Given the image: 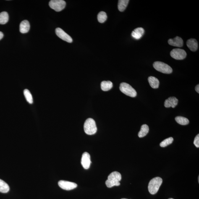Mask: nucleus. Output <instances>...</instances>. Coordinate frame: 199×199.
I'll use <instances>...</instances> for the list:
<instances>
[{
	"label": "nucleus",
	"instance_id": "5",
	"mask_svg": "<svg viewBox=\"0 0 199 199\" xmlns=\"http://www.w3.org/2000/svg\"><path fill=\"white\" fill-rule=\"evenodd\" d=\"M119 89L122 93L128 96L134 98L137 96V93L135 89L133 88L129 84L126 83H121Z\"/></svg>",
	"mask_w": 199,
	"mask_h": 199
},
{
	"label": "nucleus",
	"instance_id": "18",
	"mask_svg": "<svg viewBox=\"0 0 199 199\" xmlns=\"http://www.w3.org/2000/svg\"><path fill=\"white\" fill-rule=\"evenodd\" d=\"M149 131V128L146 124L143 125L141 126L140 131L138 133V136L140 137H143L146 136Z\"/></svg>",
	"mask_w": 199,
	"mask_h": 199
},
{
	"label": "nucleus",
	"instance_id": "11",
	"mask_svg": "<svg viewBox=\"0 0 199 199\" xmlns=\"http://www.w3.org/2000/svg\"><path fill=\"white\" fill-rule=\"evenodd\" d=\"M168 43L170 46L182 47L183 45V41L180 37L177 36L173 39H170Z\"/></svg>",
	"mask_w": 199,
	"mask_h": 199
},
{
	"label": "nucleus",
	"instance_id": "2",
	"mask_svg": "<svg viewBox=\"0 0 199 199\" xmlns=\"http://www.w3.org/2000/svg\"><path fill=\"white\" fill-rule=\"evenodd\" d=\"M162 182V179L160 177H156L152 179L150 181L148 187L150 194L154 195L157 193Z\"/></svg>",
	"mask_w": 199,
	"mask_h": 199
},
{
	"label": "nucleus",
	"instance_id": "12",
	"mask_svg": "<svg viewBox=\"0 0 199 199\" xmlns=\"http://www.w3.org/2000/svg\"><path fill=\"white\" fill-rule=\"evenodd\" d=\"M178 103V100L176 97H170L165 101L164 106L166 108L171 107L174 108L177 106Z\"/></svg>",
	"mask_w": 199,
	"mask_h": 199
},
{
	"label": "nucleus",
	"instance_id": "30",
	"mask_svg": "<svg viewBox=\"0 0 199 199\" xmlns=\"http://www.w3.org/2000/svg\"><path fill=\"white\" fill-rule=\"evenodd\" d=\"M125 199V198H122V199Z\"/></svg>",
	"mask_w": 199,
	"mask_h": 199
},
{
	"label": "nucleus",
	"instance_id": "19",
	"mask_svg": "<svg viewBox=\"0 0 199 199\" xmlns=\"http://www.w3.org/2000/svg\"><path fill=\"white\" fill-rule=\"evenodd\" d=\"M128 0H119L118 2V9L120 12H123L128 4Z\"/></svg>",
	"mask_w": 199,
	"mask_h": 199
},
{
	"label": "nucleus",
	"instance_id": "7",
	"mask_svg": "<svg viewBox=\"0 0 199 199\" xmlns=\"http://www.w3.org/2000/svg\"><path fill=\"white\" fill-rule=\"evenodd\" d=\"M170 56L176 60H182L186 57L187 53L185 50L179 48H175L171 51Z\"/></svg>",
	"mask_w": 199,
	"mask_h": 199
},
{
	"label": "nucleus",
	"instance_id": "15",
	"mask_svg": "<svg viewBox=\"0 0 199 199\" xmlns=\"http://www.w3.org/2000/svg\"><path fill=\"white\" fill-rule=\"evenodd\" d=\"M30 29V25L28 21L25 20L21 23L20 25V31L23 34L28 33Z\"/></svg>",
	"mask_w": 199,
	"mask_h": 199
},
{
	"label": "nucleus",
	"instance_id": "26",
	"mask_svg": "<svg viewBox=\"0 0 199 199\" xmlns=\"http://www.w3.org/2000/svg\"><path fill=\"white\" fill-rule=\"evenodd\" d=\"M194 145L197 148H199V134H198L195 137L194 142Z\"/></svg>",
	"mask_w": 199,
	"mask_h": 199
},
{
	"label": "nucleus",
	"instance_id": "6",
	"mask_svg": "<svg viewBox=\"0 0 199 199\" xmlns=\"http://www.w3.org/2000/svg\"><path fill=\"white\" fill-rule=\"evenodd\" d=\"M49 6L51 9L56 12H60L65 7V2L63 0H51L49 2Z\"/></svg>",
	"mask_w": 199,
	"mask_h": 199
},
{
	"label": "nucleus",
	"instance_id": "22",
	"mask_svg": "<svg viewBox=\"0 0 199 199\" xmlns=\"http://www.w3.org/2000/svg\"><path fill=\"white\" fill-rule=\"evenodd\" d=\"M175 120L178 123L182 125H187L189 123V121L186 118L181 116H176Z\"/></svg>",
	"mask_w": 199,
	"mask_h": 199
},
{
	"label": "nucleus",
	"instance_id": "4",
	"mask_svg": "<svg viewBox=\"0 0 199 199\" xmlns=\"http://www.w3.org/2000/svg\"><path fill=\"white\" fill-rule=\"evenodd\" d=\"M153 66L156 70L163 74H170L173 72L172 68L170 66L160 61L155 62L153 63Z\"/></svg>",
	"mask_w": 199,
	"mask_h": 199
},
{
	"label": "nucleus",
	"instance_id": "16",
	"mask_svg": "<svg viewBox=\"0 0 199 199\" xmlns=\"http://www.w3.org/2000/svg\"><path fill=\"white\" fill-rule=\"evenodd\" d=\"M148 80L150 85L152 88L157 89L159 87L160 82L159 80L156 77H148Z\"/></svg>",
	"mask_w": 199,
	"mask_h": 199
},
{
	"label": "nucleus",
	"instance_id": "25",
	"mask_svg": "<svg viewBox=\"0 0 199 199\" xmlns=\"http://www.w3.org/2000/svg\"><path fill=\"white\" fill-rule=\"evenodd\" d=\"M173 140L174 139L172 137H169L161 142L160 143V146L161 147H165L172 143Z\"/></svg>",
	"mask_w": 199,
	"mask_h": 199
},
{
	"label": "nucleus",
	"instance_id": "9",
	"mask_svg": "<svg viewBox=\"0 0 199 199\" xmlns=\"http://www.w3.org/2000/svg\"><path fill=\"white\" fill-rule=\"evenodd\" d=\"M56 35L59 38L68 43H71L73 41L72 39L71 36L66 33L62 29L57 28L56 29Z\"/></svg>",
	"mask_w": 199,
	"mask_h": 199
},
{
	"label": "nucleus",
	"instance_id": "14",
	"mask_svg": "<svg viewBox=\"0 0 199 199\" xmlns=\"http://www.w3.org/2000/svg\"><path fill=\"white\" fill-rule=\"evenodd\" d=\"M187 45L189 49L192 51L195 52L198 49V42L195 39L192 38L188 40Z\"/></svg>",
	"mask_w": 199,
	"mask_h": 199
},
{
	"label": "nucleus",
	"instance_id": "21",
	"mask_svg": "<svg viewBox=\"0 0 199 199\" xmlns=\"http://www.w3.org/2000/svg\"><path fill=\"white\" fill-rule=\"evenodd\" d=\"M9 20V15L6 12L0 13V24L5 25Z\"/></svg>",
	"mask_w": 199,
	"mask_h": 199
},
{
	"label": "nucleus",
	"instance_id": "29",
	"mask_svg": "<svg viewBox=\"0 0 199 199\" xmlns=\"http://www.w3.org/2000/svg\"><path fill=\"white\" fill-rule=\"evenodd\" d=\"M169 199H173V198H169Z\"/></svg>",
	"mask_w": 199,
	"mask_h": 199
},
{
	"label": "nucleus",
	"instance_id": "10",
	"mask_svg": "<svg viewBox=\"0 0 199 199\" xmlns=\"http://www.w3.org/2000/svg\"><path fill=\"white\" fill-rule=\"evenodd\" d=\"M91 163L89 154L87 152H84L82 155L81 159V164L84 169H88L89 168Z\"/></svg>",
	"mask_w": 199,
	"mask_h": 199
},
{
	"label": "nucleus",
	"instance_id": "13",
	"mask_svg": "<svg viewBox=\"0 0 199 199\" xmlns=\"http://www.w3.org/2000/svg\"><path fill=\"white\" fill-rule=\"evenodd\" d=\"M145 33V30L142 27H138L135 29L132 32V36L135 39L139 40L142 38Z\"/></svg>",
	"mask_w": 199,
	"mask_h": 199
},
{
	"label": "nucleus",
	"instance_id": "28",
	"mask_svg": "<svg viewBox=\"0 0 199 199\" xmlns=\"http://www.w3.org/2000/svg\"><path fill=\"white\" fill-rule=\"evenodd\" d=\"M4 37V34L2 32H0V40H1Z\"/></svg>",
	"mask_w": 199,
	"mask_h": 199
},
{
	"label": "nucleus",
	"instance_id": "1",
	"mask_svg": "<svg viewBox=\"0 0 199 199\" xmlns=\"http://www.w3.org/2000/svg\"><path fill=\"white\" fill-rule=\"evenodd\" d=\"M121 174L117 171H114L108 176V179L106 181V184L108 188H111L114 186H119L120 185L119 182L121 180Z\"/></svg>",
	"mask_w": 199,
	"mask_h": 199
},
{
	"label": "nucleus",
	"instance_id": "3",
	"mask_svg": "<svg viewBox=\"0 0 199 199\" xmlns=\"http://www.w3.org/2000/svg\"><path fill=\"white\" fill-rule=\"evenodd\" d=\"M84 129L86 134L89 135L95 134L97 131L95 121L93 119L89 118L85 121L84 125Z\"/></svg>",
	"mask_w": 199,
	"mask_h": 199
},
{
	"label": "nucleus",
	"instance_id": "23",
	"mask_svg": "<svg viewBox=\"0 0 199 199\" xmlns=\"http://www.w3.org/2000/svg\"><path fill=\"white\" fill-rule=\"evenodd\" d=\"M24 94L27 101L29 104L33 103V98L31 93L28 90L25 89L24 91Z\"/></svg>",
	"mask_w": 199,
	"mask_h": 199
},
{
	"label": "nucleus",
	"instance_id": "24",
	"mask_svg": "<svg viewBox=\"0 0 199 199\" xmlns=\"http://www.w3.org/2000/svg\"><path fill=\"white\" fill-rule=\"evenodd\" d=\"M107 19V16L105 12H101L98 14V22L100 23L104 22Z\"/></svg>",
	"mask_w": 199,
	"mask_h": 199
},
{
	"label": "nucleus",
	"instance_id": "17",
	"mask_svg": "<svg viewBox=\"0 0 199 199\" xmlns=\"http://www.w3.org/2000/svg\"><path fill=\"white\" fill-rule=\"evenodd\" d=\"M113 86V83L110 81H103L101 83V89L104 91H107L110 90Z\"/></svg>",
	"mask_w": 199,
	"mask_h": 199
},
{
	"label": "nucleus",
	"instance_id": "8",
	"mask_svg": "<svg viewBox=\"0 0 199 199\" xmlns=\"http://www.w3.org/2000/svg\"><path fill=\"white\" fill-rule=\"evenodd\" d=\"M58 185L61 188L66 190H71L77 187V184L75 182L65 180H60L58 182Z\"/></svg>",
	"mask_w": 199,
	"mask_h": 199
},
{
	"label": "nucleus",
	"instance_id": "20",
	"mask_svg": "<svg viewBox=\"0 0 199 199\" xmlns=\"http://www.w3.org/2000/svg\"><path fill=\"white\" fill-rule=\"evenodd\" d=\"M9 187L5 182L0 179V192L7 193L9 191Z\"/></svg>",
	"mask_w": 199,
	"mask_h": 199
},
{
	"label": "nucleus",
	"instance_id": "27",
	"mask_svg": "<svg viewBox=\"0 0 199 199\" xmlns=\"http://www.w3.org/2000/svg\"><path fill=\"white\" fill-rule=\"evenodd\" d=\"M195 90L198 93H199V85H197L195 87Z\"/></svg>",
	"mask_w": 199,
	"mask_h": 199
}]
</instances>
